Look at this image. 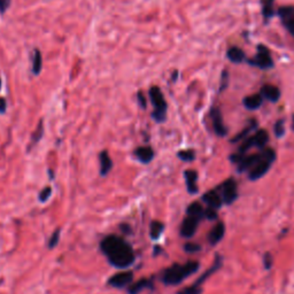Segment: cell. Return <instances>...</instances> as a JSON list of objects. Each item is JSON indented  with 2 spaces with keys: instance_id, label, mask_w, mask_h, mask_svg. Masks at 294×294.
Wrapping results in <instances>:
<instances>
[{
  "instance_id": "cell-20",
  "label": "cell",
  "mask_w": 294,
  "mask_h": 294,
  "mask_svg": "<svg viewBox=\"0 0 294 294\" xmlns=\"http://www.w3.org/2000/svg\"><path fill=\"white\" fill-rule=\"evenodd\" d=\"M256 128H257V121L254 120V119L251 120L246 128L241 130V131L238 133V135H236L232 139H231V143L236 144V143L241 142V140H245L246 138H248V137H250V133Z\"/></svg>"
},
{
  "instance_id": "cell-18",
  "label": "cell",
  "mask_w": 294,
  "mask_h": 294,
  "mask_svg": "<svg viewBox=\"0 0 294 294\" xmlns=\"http://www.w3.org/2000/svg\"><path fill=\"white\" fill-rule=\"evenodd\" d=\"M263 98L260 93H255V94H251V96H247L244 98L243 104L245 106V108L248 110H256L259 109L263 104Z\"/></svg>"
},
{
  "instance_id": "cell-6",
  "label": "cell",
  "mask_w": 294,
  "mask_h": 294,
  "mask_svg": "<svg viewBox=\"0 0 294 294\" xmlns=\"http://www.w3.org/2000/svg\"><path fill=\"white\" fill-rule=\"evenodd\" d=\"M224 205H232L238 199V185L233 178H228L217 186Z\"/></svg>"
},
{
  "instance_id": "cell-12",
  "label": "cell",
  "mask_w": 294,
  "mask_h": 294,
  "mask_svg": "<svg viewBox=\"0 0 294 294\" xmlns=\"http://www.w3.org/2000/svg\"><path fill=\"white\" fill-rule=\"evenodd\" d=\"M133 155L136 156V159L138 160L140 163H143V165H148V163H151L153 161V159H154L155 152L152 146L143 145L135 148Z\"/></svg>"
},
{
  "instance_id": "cell-34",
  "label": "cell",
  "mask_w": 294,
  "mask_h": 294,
  "mask_svg": "<svg viewBox=\"0 0 294 294\" xmlns=\"http://www.w3.org/2000/svg\"><path fill=\"white\" fill-rule=\"evenodd\" d=\"M137 101H138L140 108L144 110L147 108V97L145 96V93H144L143 91H138V92H137Z\"/></svg>"
},
{
  "instance_id": "cell-40",
  "label": "cell",
  "mask_w": 294,
  "mask_h": 294,
  "mask_svg": "<svg viewBox=\"0 0 294 294\" xmlns=\"http://www.w3.org/2000/svg\"><path fill=\"white\" fill-rule=\"evenodd\" d=\"M178 71L177 70H174L172 71V74H171V81L172 82H176L177 81V78H178Z\"/></svg>"
},
{
  "instance_id": "cell-13",
  "label": "cell",
  "mask_w": 294,
  "mask_h": 294,
  "mask_svg": "<svg viewBox=\"0 0 294 294\" xmlns=\"http://www.w3.org/2000/svg\"><path fill=\"white\" fill-rule=\"evenodd\" d=\"M262 158H263V149L257 153H254V154L245 155L244 158L241 159V161L238 163V171L248 172Z\"/></svg>"
},
{
  "instance_id": "cell-41",
  "label": "cell",
  "mask_w": 294,
  "mask_h": 294,
  "mask_svg": "<svg viewBox=\"0 0 294 294\" xmlns=\"http://www.w3.org/2000/svg\"><path fill=\"white\" fill-rule=\"evenodd\" d=\"M292 130L294 131V114H293V116H292Z\"/></svg>"
},
{
  "instance_id": "cell-10",
  "label": "cell",
  "mask_w": 294,
  "mask_h": 294,
  "mask_svg": "<svg viewBox=\"0 0 294 294\" xmlns=\"http://www.w3.org/2000/svg\"><path fill=\"white\" fill-rule=\"evenodd\" d=\"M133 273L131 271H122V273H115L108 279V285L115 289H124L132 284Z\"/></svg>"
},
{
  "instance_id": "cell-19",
  "label": "cell",
  "mask_w": 294,
  "mask_h": 294,
  "mask_svg": "<svg viewBox=\"0 0 294 294\" xmlns=\"http://www.w3.org/2000/svg\"><path fill=\"white\" fill-rule=\"evenodd\" d=\"M227 58L230 62L238 64V63H241V62L245 61V59H246V54H245V52L241 50L240 47L232 46L227 51Z\"/></svg>"
},
{
  "instance_id": "cell-39",
  "label": "cell",
  "mask_w": 294,
  "mask_h": 294,
  "mask_svg": "<svg viewBox=\"0 0 294 294\" xmlns=\"http://www.w3.org/2000/svg\"><path fill=\"white\" fill-rule=\"evenodd\" d=\"M7 110V100L5 98H0V114H5Z\"/></svg>"
},
{
  "instance_id": "cell-32",
  "label": "cell",
  "mask_w": 294,
  "mask_h": 294,
  "mask_svg": "<svg viewBox=\"0 0 294 294\" xmlns=\"http://www.w3.org/2000/svg\"><path fill=\"white\" fill-rule=\"evenodd\" d=\"M229 80H230V75H229V71L227 69H224L221 74V83H220V92L224 91L227 89L229 85Z\"/></svg>"
},
{
  "instance_id": "cell-8",
  "label": "cell",
  "mask_w": 294,
  "mask_h": 294,
  "mask_svg": "<svg viewBox=\"0 0 294 294\" xmlns=\"http://www.w3.org/2000/svg\"><path fill=\"white\" fill-rule=\"evenodd\" d=\"M201 220H199L197 217L193 216H189L186 215L184 220H183L182 224H181V229H179V232H181V236L185 239H190L195 234L198 230L199 223H200Z\"/></svg>"
},
{
  "instance_id": "cell-35",
  "label": "cell",
  "mask_w": 294,
  "mask_h": 294,
  "mask_svg": "<svg viewBox=\"0 0 294 294\" xmlns=\"http://www.w3.org/2000/svg\"><path fill=\"white\" fill-rule=\"evenodd\" d=\"M201 293H202L201 287H198L195 285L186 287V289L181 291V292H178V294H201Z\"/></svg>"
},
{
  "instance_id": "cell-26",
  "label": "cell",
  "mask_w": 294,
  "mask_h": 294,
  "mask_svg": "<svg viewBox=\"0 0 294 294\" xmlns=\"http://www.w3.org/2000/svg\"><path fill=\"white\" fill-rule=\"evenodd\" d=\"M273 1L275 0H262V15L266 22L271 18H273L276 14L275 7H273Z\"/></svg>"
},
{
  "instance_id": "cell-2",
  "label": "cell",
  "mask_w": 294,
  "mask_h": 294,
  "mask_svg": "<svg viewBox=\"0 0 294 294\" xmlns=\"http://www.w3.org/2000/svg\"><path fill=\"white\" fill-rule=\"evenodd\" d=\"M199 268H200V263L198 261H189L184 264H172L171 267L163 271L162 282L168 286L179 285L186 278L197 273Z\"/></svg>"
},
{
  "instance_id": "cell-36",
  "label": "cell",
  "mask_w": 294,
  "mask_h": 294,
  "mask_svg": "<svg viewBox=\"0 0 294 294\" xmlns=\"http://www.w3.org/2000/svg\"><path fill=\"white\" fill-rule=\"evenodd\" d=\"M218 217L217 210L211 208H205V218L208 221H215Z\"/></svg>"
},
{
  "instance_id": "cell-7",
  "label": "cell",
  "mask_w": 294,
  "mask_h": 294,
  "mask_svg": "<svg viewBox=\"0 0 294 294\" xmlns=\"http://www.w3.org/2000/svg\"><path fill=\"white\" fill-rule=\"evenodd\" d=\"M280 21L287 31L294 37V6H283L277 11Z\"/></svg>"
},
{
  "instance_id": "cell-38",
  "label": "cell",
  "mask_w": 294,
  "mask_h": 294,
  "mask_svg": "<svg viewBox=\"0 0 294 294\" xmlns=\"http://www.w3.org/2000/svg\"><path fill=\"white\" fill-rule=\"evenodd\" d=\"M263 262H264V267H266V269H270L271 266H273V257H271L270 254H266V255H264Z\"/></svg>"
},
{
  "instance_id": "cell-11",
  "label": "cell",
  "mask_w": 294,
  "mask_h": 294,
  "mask_svg": "<svg viewBox=\"0 0 294 294\" xmlns=\"http://www.w3.org/2000/svg\"><path fill=\"white\" fill-rule=\"evenodd\" d=\"M201 199H202V202L207 206V208L215 209V210H218V209L224 205L220 192L217 191L216 188L213 189V190H209L206 192V193L202 195Z\"/></svg>"
},
{
  "instance_id": "cell-27",
  "label": "cell",
  "mask_w": 294,
  "mask_h": 294,
  "mask_svg": "<svg viewBox=\"0 0 294 294\" xmlns=\"http://www.w3.org/2000/svg\"><path fill=\"white\" fill-rule=\"evenodd\" d=\"M43 136H44V123H43V120H41L39 121L37 128L34 130V132H32L31 135L30 147H34L37 145V144L42 140V138H43Z\"/></svg>"
},
{
  "instance_id": "cell-9",
  "label": "cell",
  "mask_w": 294,
  "mask_h": 294,
  "mask_svg": "<svg viewBox=\"0 0 294 294\" xmlns=\"http://www.w3.org/2000/svg\"><path fill=\"white\" fill-rule=\"evenodd\" d=\"M210 119L211 123H213L214 132L216 133L218 137H225L228 135V128L225 126L223 116L218 107H211L210 109Z\"/></svg>"
},
{
  "instance_id": "cell-17",
  "label": "cell",
  "mask_w": 294,
  "mask_h": 294,
  "mask_svg": "<svg viewBox=\"0 0 294 294\" xmlns=\"http://www.w3.org/2000/svg\"><path fill=\"white\" fill-rule=\"evenodd\" d=\"M99 165H100V176H107L113 169V160L110 158L108 151H101L99 154Z\"/></svg>"
},
{
  "instance_id": "cell-24",
  "label": "cell",
  "mask_w": 294,
  "mask_h": 294,
  "mask_svg": "<svg viewBox=\"0 0 294 294\" xmlns=\"http://www.w3.org/2000/svg\"><path fill=\"white\" fill-rule=\"evenodd\" d=\"M152 280L149 279H140L138 280V282L136 283H132L131 285L129 286L128 289V293L129 294H139L140 292H142L143 290H146V289H151L152 287Z\"/></svg>"
},
{
  "instance_id": "cell-29",
  "label": "cell",
  "mask_w": 294,
  "mask_h": 294,
  "mask_svg": "<svg viewBox=\"0 0 294 294\" xmlns=\"http://www.w3.org/2000/svg\"><path fill=\"white\" fill-rule=\"evenodd\" d=\"M60 236H61L60 229H57V230H55L54 232L51 234L50 239H48V244H47V246L50 250H53V248L59 244V241H60Z\"/></svg>"
},
{
  "instance_id": "cell-4",
  "label": "cell",
  "mask_w": 294,
  "mask_h": 294,
  "mask_svg": "<svg viewBox=\"0 0 294 294\" xmlns=\"http://www.w3.org/2000/svg\"><path fill=\"white\" fill-rule=\"evenodd\" d=\"M276 152L273 148H264L263 149V158L256 163L253 168L248 171V178L251 181H257L262 178L264 175L269 171V169L273 166V163L276 161Z\"/></svg>"
},
{
  "instance_id": "cell-5",
  "label": "cell",
  "mask_w": 294,
  "mask_h": 294,
  "mask_svg": "<svg viewBox=\"0 0 294 294\" xmlns=\"http://www.w3.org/2000/svg\"><path fill=\"white\" fill-rule=\"evenodd\" d=\"M247 63L263 70L271 69V68L275 66L273 58H271L270 50L262 44L257 45L256 54L253 58H251L250 60H247Z\"/></svg>"
},
{
  "instance_id": "cell-1",
  "label": "cell",
  "mask_w": 294,
  "mask_h": 294,
  "mask_svg": "<svg viewBox=\"0 0 294 294\" xmlns=\"http://www.w3.org/2000/svg\"><path fill=\"white\" fill-rule=\"evenodd\" d=\"M100 250L109 264L117 269H126L131 267L136 260L131 245L115 234L105 237L100 243Z\"/></svg>"
},
{
  "instance_id": "cell-30",
  "label": "cell",
  "mask_w": 294,
  "mask_h": 294,
  "mask_svg": "<svg viewBox=\"0 0 294 294\" xmlns=\"http://www.w3.org/2000/svg\"><path fill=\"white\" fill-rule=\"evenodd\" d=\"M273 133L277 138H282L285 135V126H284V120L276 121L275 126H273Z\"/></svg>"
},
{
  "instance_id": "cell-16",
  "label": "cell",
  "mask_w": 294,
  "mask_h": 294,
  "mask_svg": "<svg viewBox=\"0 0 294 294\" xmlns=\"http://www.w3.org/2000/svg\"><path fill=\"white\" fill-rule=\"evenodd\" d=\"M260 94L264 100L270 101V103H277L280 99V90L271 84H266L261 87Z\"/></svg>"
},
{
  "instance_id": "cell-37",
  "label": "cell",
  "mask_w": 294,
  "mask_h": 294,
  "mask_svg": "<svg viewBox=\"0 0 294 294\" xmlns=\"http://www.w3.org/2000/svg\"><path fill=\"white\" fill-rule=\"evenodd\" d=\"M12 0H0V14L4 15L11 7Z\"/></svg>"
},
{
  "instance_id": "cell-28",
  "label": "cell",
  "mask_w": 294,
  "mask_h": 294,
  "mask_svg": "<svg viewBox=\"0 0 294 294\" xmlns=\"http://www.w3.org/2000/svg\"><path fill=\"white\" fill-rule=\"evenodd\" d=\"M178 159L184 162H192L195 160V151L194 149H182L177 153Z\"/></svg>"
},
{
  "instance_id": "cell-33",
  "label": "cell",
  "mask_w": 294,
  "mask_h": 294,
  "mask_svg": "<svg viewBox=\"0 0 294 294\" xmlns=\"http://www.w3.org/2000/svg\"><path fill=\"white\" fill-rule=\"evenodd\" d=\"M201 250V246L200 245L195 244V243H191V241H189V243H186L184 245V251L186 252V253H197V252H199Z\"/></svg>"
},
{
  "instance_id": "cell-21",
  "label": "cell",
  "mask_w": 294,
  "mask_h": 294,
  "mask_svg": "<svg viewBox=\"0 0 294 294\" xmlns=\"http://www.w3.org/2000/svg\"><path fill=\"white\" fill-rule=\"evenodd\" d=\"M43 70V54L42 52L36 48L34 51V55H32V64H31V73L35 76H38L39 74Z\"/></svg>"
},
{
  "instance_id": "cell-22",
  "label": "cell",
  "mask_w": 294,
  "mask_h": 294,
  "mask_svg": "<svg viewBox=\"0 0 294 294\" xmlns=\"http://www.w3.org/2000/svg\"><path fill=\"white\" fill-rule=\"evenodd\" d=\"M254 137V142H255V147L259 148L260 151L266 148L268 142H269V133H268L267 130L264 129H260L253 135Z\"/></svg>"
},
{
  "instance_id": "cell-31",
  "label": "cell",
  "mask_w": 294,
  "mask_h": 294,
  "mask_svg": "<svg viewBox=\"0 0 294 294\" xmlns=\"http://www.w3.org/2000/svg\"><path fill=\"white\" fill-rule=\"evenodd\" d=\"M51 195H52V188L51 186H46V188H44L43 190L39 192L38 200L41 202H46L48 199L51 198Z\"/></svg>"
},
{
  "instance_id": "cell-25",
  "label": "cell",
  "mask_w": 294,
  "mask_h": 294,
  "mask_svg": "<svg viewBox=\"0 0 294 294\" xmlns=\"http://www.w3.org/2000/svg\"><path fill=\"white\" fill-rule=\"evenodd\" d=\"M165 231V224L160 221H153L149 224V237L153 240H158Z\"/></svg>"
},
{
  "instance_id": "cell-42",
  "label": "cell",
  "mask_w": 294,
  "mask_h": 294,
  "mask_svg": "<svg viewBox=\"0 0 294 294\" xmlns=\"http://www.w3.org/2000/svg\"><path fill=\"white\" fill-rule=\"evenodd\" d=\"M1 85H2V82L0 80V90H1Z\"/></svg>"
},
{
  "instance_id": "cell-3",
  "label": "cell",
  "mask_w": 294,
  "mask_h": 294,
  "mask_svg": "<svg viewBox=\"0 0 294 294\" xmlns=\"http://www.w3.org/2000/svg\"><path fill=\"white\" fill-rule=\"evenodd\" d=\"M148 98L151 101L153 110H152V119L156 123H163L167 120V112H168V104L163 92L159 86L153 85L148 90Z\"/></svg>"
},
{
  "instance_id": "cell-14",
  "label": "cell",
  "mask_w": 294,
  "mask_h": 294,
  "mask_svg": "<svg viewBox=\"0 0 294 294\" xmlns=\"http://www.w3.org/2000/svg\"><path fill=\"white\" fill-rule=\"evenodd\" d=\"M224 234H225V224L222 221H218L217 223L210 229V231H209L207 237L208 243L215 246V245H217L222 239H223Z\"/></svg>"
},
{
  "instance_id": "cell-15",
  "label": "cell",
  "mask_w": 294,
  "mask_h": 294,
  "mask_svg": "<svg viewBox=\"0 0 294 294\" xmlns=\"http://www.w3.org/2000/svg\"><path fill=\"white\" fill-rule=\"evenodd\" d=\"M184 178H185V184L188 192L190 194H195L198 193L199 188H198V172L193 170V169H188L184 171Z\"/></svg>"
},
{
  "instance_id": "cell-23",
  "label": "cell",
  "mask_w": 294,
  "mask_h": 294,
  "mask_svg": "<svg viewBox=\"0 0 294 294\" xmlns=\"http://www.w3.org/2000/svg\"><path fill=\"white\" fill-rule=\"evenodd\" d=\"M186 215H189V216H193L197 217L199 220H202V218H205V208L202 204L200 202L195 201L192 202L191 205H189V207L186 208Z\"/></svg>"
}]
</instances>
